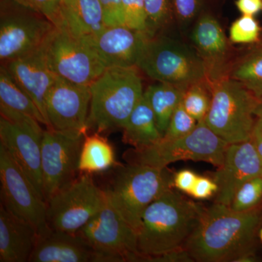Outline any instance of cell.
<instances>
[{
	"instance_id": "cell-1",
	"label": "cell",
	"mask_w": 262,
	"mask_h": 262,
	"mask_svg": "<svg viewBox=\"0 0 262 262\" xmlns=\"http://www.w3.org/2000/svg\"><path fill=\"white\" fill-rule=\"evenodd\" d=\"M261 222V213L256 208L236 211L214 203L205 208L184 249L194 261H234L254 251Z\"/></svg>"
},
{
	"instance_id": "cell-2",
	"label": "cell",
	"mask_w": 262,
	"mask_h": 262,
	"mask_svg": "<svg viewBox=\"0 0 262 262\" xmlns=\"http://www.w3.org/2000/svg\"><path fill=\"white\" fill-rule=\"evenodd\" d=\"M204 209L173 188L157 198L144 211L138 231L143 261L184 249Z\"/></svg>"
},
{
	"instance_id": "cell-3",
	"label": "cell",
	"mask_w": 262,
	"mask_h": 262,
	"mask_svg": "<svg viewBox=\"0 0 262 262\" xmlns=\"http://www.w3.org/2000/svg\"><path fill=\"white\" fill-rule=\"evenodd\" d=\"M137 67H110L90 85L88 127L97 133L123 128L144 96Z\"/></svg>"
},
{
	"instance_id": "cell-4",
	"label": "cell",
	"mask_w": 262,
	"mask_h": 262,
	"mask_svg": "<svg viewBox=\"0 0 262 262\" xmlns=\"http://www.w3.org/2000/svg\"><path fill=\"white\" fill-rule=\"evenodd\" d=\"M173 187V175L166 168L128 163L117 170L108 200L136 232L147 207Z\"/></svg>"
},
{
	"instance_id": "cell-5",
	"label": "cell",
	"mask_w": 262,
	"mask_h": 262,
	"mask_svg": "<svg viewBox=\"0 0 262 262\" xmlns=\"http://www.w3.org/2000/svg\"><path fill=\"white\" fill-rule=\"evenodd\" d=\"M228 145L202 120L187 135L171 140L162 138L149 147L128 150L124 158L127 163L159 168L181 160L206 162L219 168L223 164Z\"/></svg>"
},
{
	"instance_id": "cell-6",
	"label": "cell",
	"mask_w": 262,
	"mask_h": 262,
	"mask_svg": "<svg viewBox=\"0 0 262 262\" xmlns=\"http://www.w3.org/2000/svg\"><path fill=\"white\" fill-rule=\"evenodd\" d=\"M211 95L206 125L229 144L250 140L256 121L255 110L261 99L232 78L213 84Z\"/></svg>"
},
{
	"instance_id": "cell-7",
	"label": "cell",
	"mask_w": 262,
	"mask_h": 262,
	"mask_svg": "<svg viewBox=\"0 0 262 262\" xmlns=\"http://www.w3.org/2000/svg\"><path fill=\"white\" fill-rule=\"evenodd\" d=\"M137 67L157 82L189 87L204 80L206 64L186 45L167 37L148 39Z\"/></svg>"
},
{
	"instance_id": "cell-8",
	"label": "cell",
	"mask_w": 262,
	"mask_h": 262,
	"mask_svg": "<svg viewBox=\"0 0 262 262\" xmlns=\"http://www.w3.org/2000/svg\"><path fill=\"white\" fill-rule=\"evenodd\" d=\"M106 190L84 173L58 191L47 202V220L52 230L77 233L106 206Z\"/></svg>"
},
{
	"instance_id": "cell-9",
	"label": "cell",
	"mask_w": 262,
	"mask_h": 262,
	"mask_svg": "<svg viewBox=\"0 0 262 262\" xmlns=\"http://www.w3.org/2000/svg\"><path fill=\"white\" fill-rule=\"evenodd\" d=\"M93 248L98 261H143L137 232L108 202L77 232Z\"/></svg>"
},
{
	"instance_id": "cell-10",
	"label": "cell",
	"mask_w": 262,
	"mask_h": 262,
	"mask_svg": "<svg viewBox=\"0 0 262 262\" xmlns=\"http://www.w3.org/2000/svg\"><path fill=\"white\" fill-rule=\"evenodd\" d=\"M2 204L32 225L39 237L52 230L47 220V203L4 146L0 144Z\"/></svg>"
},
{
	"instance_id": "cell-11",
	"label": "cell",
	"mask_w": 262,
	"mask_h": 262,
	"mask_svg": "<svg viewBox=\"0 0 262 262\" xmlns=\"http://www.w3.org/2000/svg\"><path fill=\"white\" fill-rule=\"evenodd\" d=\"M85 134L47 128L41 141L43 194L46 203L75 179Z\"/></svg>"
},
{
	"instance_id": "cell-12",
	"label": "cell",
	"mask_w": 262,
	"mask_h": 262,
	"mask_svg": "<svg viewBox=\"0 0 262 262\" xmlns=\"http://www.w3.org/2000/svg\"><path fill=\"white\" fill-rule=\"evenodd\" d=\"M46 56L57 77L76 84L91 85L106 69L87 45L57 28L46 43Z\"/></svg>"
},
{
	"instance_id": "cell-13",
	"label": "cell",
	"mask_w": 262,
	"mask_h": 262,
	"mask_svg": "<svg viewBox=\"0 0 262 262\" xmlns=\"http://www.w3.org/2000/svg\"><path fill=\"white\" fill-rule=\"evenodd\" d=\"M56 29L46 17L21 5L18 10L3 12L0 20L1 61L4 64L42 47Z\"/></svg>"
},
{
	"instance_id": "cell-14",
	"label": "cell",
	"mask_w": 262,
	"mask_h": 262,
	"mask_svg": "<svg viewBox=\"0 0 262 262\" xmlns=\"http://www.w3.org/2000/svg\"><path fill=\"white\" fill-rule=\"evenodd\" d=\"M91 93L90 85L57 77L46 98L49 128L85 134L89 130Z\"/></svg>"
},
{
	"instance_id": "cell-15",
	"label": "cell",
	"mask_w": 262,
	"mask_h": 262,
	"mask_svg": "<svg viewBox=\"0 0 262 262\" xmlns=\"http://www.w3.org/2000/svg\"><path fill=\"white\" fill-rule=\"evenodd\" d=\"M147 33L126 26L105 27L99 32L81 39L96 53L106 68L137 67L149 38Z\"/></svg>"
},
{
	"instance_id": "cell-16",
	"label": "cell",
	"mask_w": 262,
	"mask_h": 262,
	"mask_svg": "<svg viewBox=\"0 0 262 262\" xmlns=\"http://www.w3.org/2000/svg\"><path fill=\"white\" fill-rule=\"evenodd\" d=\"M262 176V163L252 140L230 144L223 164L213 179L219 186L214 203L230 206L232 198L245 182Z\"/></svg>"
},
{
	"instance_id": "cell-17",
	"label": "cell",
	"mask_w": 262,
	"mask_h": 262,
	"mask_svg": "<svg viewBox=\"0 0 262 262\" xmlns=\"http://www.w3.org/2000/svg\"><path fill=\"white\" fill-rule=\"evenodd\" d=\"M43 132L19 126L3 117L0 118V144L10 153L38 192L44 198L41 165Z\"/></svg>"
},
{
	"instance_id": "cell-18",
	"label": "cell",
	"mask_w": 262,
	"mask_h": 262,
	"mask_svg": "<svg viewBox=\"0 0 262 262\" xmlns=\"http://www.w3.org/2000/svg\"><path fill=\"white\" fill-rule=\"evenodd\" d=\"M46 43L36 51L3 65L6 67L21 89L32 98L47 121V128H49V122L46 116V98L58 77L48 64Z\"/></svg>"
},
{
	"instance_id": "cell-19",
	"label": "cell",
	"mask_w": 262,
	"mask_h": 262,
	"mask_svg": "<svg viewBox=\"0 0 262 262\" xmlns=\"http://www.w3.org/2000/svg\"><path fill=\"white\" fill-rule=\"evenodd\" d=\"M29 261H96V256L93 248L78 234L51 230L39 237Z\"/></svg>"
},
{
	"instance_id": "cell-20",
	"label": "cell",
	"mask_w": 262,
	"mask_h": 262,
	"mask_svg": "<svg viewBox=\"0 0 262 262\" xmlns=\"http://www.w3.org/2000/svg\"><path fill=\"white\" fill-rule=\"evenodd\" d=\"M38 239L39 234L32 225L1 204L0 261H29Z\"/></svg>"
},
{
	"instance_id": "cell-21",
	"label": "cell",
	"mask_w": 262,
	"mask_h": 262,
	"mask_svg": "<svg viewBox=\"0 0 262 262\" xmlns=\"http://www.w3.org/2000/svg\"><path fill=\"white\" fill-rule=\"evenodd\" d=\"M105 27L99 0H61L57 29L81 39Z\"/></svg>"
},
{
	"instance_id": "cell-22",
	"label": "cell",
	"mask_w": 262,
	"mask_h": 262,
	"mask_svg": "<svg viewBox=\"0 0 262 262\" xmlns=\"http://www.w3.org/2000/svg\"><path fill=\"white\" fill-rule=\"evenodd\" d=\"M122 141L136 149L154 145L163 138L155 114L144 96L136 105L124 125Z\"/></svg>"
},
{
	"instance_id": "cell-23",
	"label": "cell",
	"mask_w": 262,
	"mask_h": 262,
	"mask_svg": "<svg viewBox=\"0 0 262 262\" xmlns=\"http://www.w3.org/2000/svg\"><path fill=\"white\" fill-rule=\"evenodd\" d=\"M187 88L158 82L157 84H151L144 91V98L155 114L157 125L163 136L168 126L170 117L182 102Z\"/></svg>"
},
{
	"instance_id": "cell-24",
	"label": "cell",
	"mask_w": 262,
	"mask_h": 262,
	"mask_svg": "<svg viewBox=\"0 0 262 262\" xmlns=\"http://www.w3.org/2000/svg\"><path fill=\"white\" fill-rule=\"evenodd\" d=\"M116 164L113 146L98 133L84 136L80 158L78 170L84 173L106 171Z\"/></svg>"
},
{
	"instance_id": "cell-25",
	"label": "cell",
	"mask_w": 262,
	"mask_h": 262,
	"mask_svg": "<svg viewBox=\"0 0 262 262\" xmlns=\"http://www.w3.org/2000/svg\"><path fill=\"white\" fill-rule=\"evenodd\" d=\"M0 106L28 115L48 127L47 121L36 103L19 85L4 65L0 68Z\"/></svg>"
},
{
	"instance_id": "cell-26",
	"label": "cell",
	"mask_w": 262,
	"mask_h": 262,
	"mask_svg": "<svg viewBox=\"0 0 262 262\" xmlns=\"http://www.w3.org/2000/svg\"><path fill=\"white\" fill-rule=\"evenodd\" d=\"M192 39L202 54L209 58H222L227 50L225 33L219 22L209 15H203L198 20Z\"/></svg>"
},
{
	"instance_id": "cell-27",
	"label": "cell",
	"mask_w": 262,
	"mask_h": 262,
	"mask_svg": "<svg viewBox=\"0 0 262 262\" xmlns=\"http://www.w3.org/2000/svg\"><path fill=\"white\" fill-rule=\"evenodd\" d=\"M232 79L238 81L262 99V49L253 52L239 61L232 70Z\"/></svg>"
},
{
	"instance_id": "cell-28",
	"label": "cell",
	"mask_w": 262,
	"mask_h": 262,
	"mask_svg": "<svg viewBox=\"0 0 262 262\" xmlns=\"http://www.w3.org/2000/svg\"><path fill=\"white\" fill-rule=\"evenodd\" d=\"M203 81L191 84L184 91L182 103L189 115L198 122L204 120L211 104L212 95L208 93Z\"/></svg>"
},
{
	"instance_id": "cell-29",
	"label": "cell",
	"mask_w": 262,
	"mask_h": 262,
	"mask_svg": "<svg viewBox=\"0 0 262 262\" xmlns=\"http://www.w3.org/2000/svg\"><path fill=\"white\" fill-rule=\"evenodd\" d=\"M262 199V176L245 182L235 192L230 208L236 211L255 209Z\"/></svg>"
},
{
	"instance_id": "cell-30",
	"label": "cell",
	"mask_w": 262,
	"mask_h": 262,
	"mask_svg": "<svg viewBox=\"0 0 262 262\" xmlns=\"http://www.w3.org/2000/svg\"><path fill=\"white\" fill-rule=\"evenodd\" d=\"M198 122L192 115L187 113L181 102L170 117L163 139L171 140L187 135L194 130Z\"/></svg>"
},
{
	"instance_id": "cell-31",
	"label": "cell",
	"mask_w": 262,
	"mask_h": 262,
	"mask_svg": "<svg viewBox=\"0 0 262 262\" xmlns=\"http://www.w3.org/2000/svg\"><path fill=\"white\" fill-rule=\"evenodd\" d=\"M260 27L253 16L244 15L237 19L229 29V38L234 43L247 44L258 40Z\"/></svg>"
},
{
	"instance_id": "cell-32",
	"label": "cell",
	"mask_w": 262,
	"mask_h": 262,
	"mask_svg": "<svg viewBox=\"0 0 262 262\" xmlns=\"http://www.w3.org/2000/svg\"><path fill=\"white\" fill-rule=\"evenodd\" d=\"M123 10L127 27L150 35L144 0H123Z\"/></svg>"
},
{
	"instance_id": "cell-33",
	"label": "cell",
	"mask_w": 262,
	"mask_h": 262,
	"mask_svg": "<svg viewBox=\"0 0 262 262\" xmlns=\"http://www.w3.org/2000/svg\"><path fill=\"white\" fill-rule=\"evenodd\" d=\"M147 15L148 32L151 37L155 29L167 23L170 15V0H144Z\"/></svg>"
},
{
	"instance_id": "cell-34",
	"label": "cell",
	"mask_w": 262,
	"mask_h": 262,
	"mask_svg": "<svg viewBox=\"0 0 262 262\" xmlns=\"http://www.w3.org/2000/svg\"><path fill=\"white\" fill-rule=\"evenodd\" d=\"M24 8L37 12L46 17L56 27L59 18L61 0H13Z\"/></svg>"
},
{
	"instance_id": "cell-35",
	"label": "cell",
	"mask_w": 262,
	"mask_h": 262,
	"mask_svg": "<svg viewBox=\"0 0 262 262\" xmlns=\"http://www.w3.org/2000/svg\"><path fill=\"white\" fill-rule=\"evenodd\" d=\"M106 27L125 26L123 0H99Z\"/></svg>"
},
{
	"instance_id": "cell-36",
	"label": "cell",
	"mask_w": 262,
	"mask_h": 262,
	"mask_svg": "<svg viewBox=\"0 0 262 262\" xmlns=\"http://www.w3.org/2000/svg\"><path fill=\"white\" fill-rule=\"evenodd\" d=\"M219 186L214 179L198 176L189 195L196 200H205L216 194Z\"/></svg>"
},
{
	"instance_id": "cell-37",
	"label": "cell",
	"mask_w": 262,
	"mask_h": 262,
	"mask_svg": "<svg viewBox=\"0 0 262 262\" xmlns=\"http://www.w3.org/2000/svg\"><path fill=\"white\" fill-rule=\"evenodd\" d=\"M202 0H174L176 11L183 22L192 20L201 8Z\"/></svg>"
},
{
	"instance_id": "cell-38",
	"label": "cell",
	"mask_w": 262,
	"mask_h": 262,
	"mask_svg": "<svg viewBox=\"0 0 262 262\" xmlns=\"http://www.w3.org/2000/svg\"><path fill=\"white\" fill-rule=\"evenodd\" d=\"M198 175L190 169H183L173 174V187L181 192L190 194Z\"/></svg>"
},
{
	"instance_id": "cell-39",
	"label": "cell",
	"mask_w": 262,
	"mask_h": 262,
	"mask_svg": "<svg viewBox=\"0 0 262 262\" xmlns=\"http://www.w3.org/2000/svg\"><path fill=\"white\" fill-rule=\"evenodd\" d=\"M236 6L243 15L253 16L262 10V0H237Z\"/></svg>"
},
{
	"instance_id": "cell-40",
	"label": "cell",
	"mask_w": 262,
	"mask_h": 262,
	"mask_svg": "<svg viewBox=\"0 0 262 262\" xmlns=\"http://www.w3.org/2000/svg\"><path fill=\"white\" fill-rule=\"evenodd\" d=\"M251 140L254 144L255 149L257 151L258 157L262 163V123L256 120L253 127Z\"/></svg>"
},
{
	"instance_id": "cell-41",
	"label": "cell",
	"mask_w": 262,
	"mask_h": 262,
	"mask_svg": "<svg viewBox=\"0 0 262 262\" xmlns=\"http://www.w3.org/2000/svg\"><path fill=\"white\" fill-rule=\"evenodd\" d=\"M255 116L256 120L262 123V99L260 100L255 110Z\"/></svg>"
},
{
	"instance_id": "cell-42",
	"label": "cell",
	"mask_w": 262,
	"mask_h": 262,
	"mask_svg": "<svg viewBox=\"0 0 262 262\" xmlns=\"http://www.w3.org/2000/svg\"><path fill=\"white\" fill-rule=\"evenodd\" d=\"M258 236L259 237L260 241L262 242V227L261 228H259L258 231Z\"/></svg>"
},
{
	"instance_id": "cell-43",
	"label": "cell",
	"mask_w": 262,
	"mask_h": 262,
	"mask_svg": "<svg viewBox=\"0 0 262 262\" xmlns=\"http://www.w3.org/2000/svg\"><path fill=\"white\" fill-rule=\"evenodd\" d=\"M2 3H8V2L10 1V0H1Z\"/></svg>"
}]
</instances>
